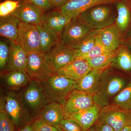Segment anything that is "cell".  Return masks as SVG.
<instances>
[{
  "label": "cell",
  "instance_id": "836d02e7",
  "mask_svg": "<svg viewBox=\"0 0 131 131\" xmlns=\"http://www.w3.org/2000/svg\"><path fill=\"white\" fill-rule=\"evenodd\" d=\"M59 126L64 131H83L80 125L70 118H64L61 121Z\"/></svg>",
  "mask_w": 131,
  "mask_h": 131
},
{
  "label": "cell",
  "instance_id": "7a4b0ae2",
  "mask_svg": "<svg viewBox=\"0 0 131 131\" xmlns=\"http://www.w3.org/2000/svg\"><path fill=\"white\" fill-rule=\"evenodd\" d=\"M126 85V82L124 78L110 73L107 69L103 73L98 91L93 95L95 103L101 108L109 105L111 100Z\"/></svg>",
  "mask_w": 131,
  "mask_h": 131
},
{
  "label": "cell",
  "instance_id": "b9f144b4",
  "mask_svg": "<svg viewBox=\"0 0 131 131\" xmlns=\"http://www.w3.org/2000/svg\"><path fill=\"white\" fill-rule=\"evenodd\" d=\"M130 43L131 46V37L130 38Z\"/></svg>",
  "mask_w": 131,
  "mask_h": 131
},
{
  "label": "cell",
  "instance_id": "d6986e66",
  "mask_svg": "<svg viewBox=\"0 0 131 131\" xmlns=\"http://www.w3.org/2000/svg\"><path fill=\"white\" fill-rule=\"evenodd\" d=\"M101 109L100 106L95 103L91 107L65 118L74 120L80 125L83 131H87L96 124Z\"/></svg>",
  "mask_w": 131,
  "mask_h": 131
},
{
  "label": "cell",
  "instance_id": "8992f818",
  "mask_svg": "<svg viewBox=\"0 0 131 131\" xmlns=\"http://www.w3.org/2000/svg\"><path fill=\"white\" fill-rule=\"evenodd\" d=\"M96 122L108 124L115 131H120L131 125V111L110 104L102 108Z\"/></svg>",
  "mask_w": 131,
  "mask_h": 131
},
{
  "label": "cell",
  "instance_id": "484cf974",
  "mask_svg": "<svg viewBox=\"0 0 131 131\" xmlns=\"http://www.w3.org/2000/svg\"><path fill=\"white\" fill-rule=\"evenodd\" d=\"M121 47L113 51H108L87 61L93 70H106L110 66Z\"/></svg>",
  "mask_w": 131,
  "mask_h": 131
},
{
  "label": "cell",
  "instance_id": "44dd1931",
  "mask_svg": "<svg viewBox=\"0 0 131 131\" xmlns=\"http://www.w3.org/2000/svg\"><path fill=\"white\" fill-rule=\"evenodd\" d=\"M71 19L65 16L61 11H54L44 14L43 22L60 37L66 26Z\"/></svg>",
  "mask_w": 131,
  "mask_h": 131
},
{
  "label": "cell",
  "instance_id": "3957f363",
  "mask_svg": "<svg viewBox=\"0 0 131 131\" xmlns=\"http://www.w3.org/2000/svg\"><path fill=\"white\" fill-rule=\"evenodd\" d=\"M21 92L32 121L39 117L42 109L50 101L41 83L39 82L31 81Z\"/></svg>",
  "mask_w": 131,
  "mask_h": 131
},
{
  "label": "cell",
  "instance_id": "e0dca14e",
  "mask_svg": "<svg viewBox=\"0 0 131 131\" xmlns=\"http://www.w3.org/2000/svg\"><path fill=\"white\" fill-rule=\"evenodd\" d=\"M93 70L88 61L75 59L59 70L56 73L59 75L76 81Z\"/></svg>",
  "mask_w": 131,
  "mask_h": 131
},
{
  "label": "cell",
  "instance_id": "277c9868",
  "mask_svg": "<svg viewBox=\"0 0 131 131\" xmlns=\"http://www.w3.org/2000/svg\"><path fill=\"white\" fill-rule=\"evenodd\" d=\"M75 82L54 73L41 83L50 101L62 104L74 89Z\"/></svg>",
  "mask_w": 131,
  "mask_h": 131
},
{
  "label": "cell",
  "instance_id": "6da1fadb",
  "mask_svg": "<svg viewBox=\"0 0 131 131\" xmlns=\"http://www.w3.org/2000/svg\"><path fill=\"white\" fill-rule=\"evenodd\" d=\"M1 108L6 111L19 130L32 121L30 114L23 99L21 91H5L1 96Z\"/></svg>",
  "mask_w": 131,
  "mask_h": 131
},
{
  "label": "cell",
  "instance_id": "4fadbf2b",
  "mask_svg": "<svg viewBox=\"0 0 131 131\" xmlns=\"http://www.w3.org/2000/svg\"><path fill=\"white\" fill-rule=\"evenodd\" d=\"M11 15L22 23L37 26L43 22L44 13L42 9L24 0Z\"/></svg>",
  "mask_w": 131,
  "mask_h": 131
},
{
  "label": "cell",
  "instance_id": "cb8c5ba5",
  "mask_svg": "<svg viewBox=\"0 0 131 131\" xmlns=\"http://www.w3.org/2000/svg\"><path fill=\"white\" fill-rule=\"evenodd\" d=\"M100 30H93L77 44L71 47L75 52L77 57L86 54L93 48L96 43Z\"/></svg>",
  "mask_w": 131,
  "mask_h": 131
},
{
  "label": "cell",
  "instance_id": "5bb4252c",
  "mask_svg": "<svg viewBox=\"0 0 131 131\" xmlns=\"http://www.w3.org/2000/svg\"><path fill=\"white\" fill-rule=\"evenodd\" d=\"M30 81L25 70L6 71L1 76V84L5 91H19Z\"/></svg>",
  "mask_w": 131,
  "mask_h": 131
},
{
  "label": "cell",
  "instance_id": "2e32d148",
  "mask_svg": "<svg viewBox=\"0 0 131 131\" xmlns=\"http://www.w3.org/2000/svg\"><path fill=\"white\" fill-rule=\"evenodd\" d=\"M121 32L115 23L100 30L97 40L108 51H113L120 47Z\"/></svg>",
  "mask_w": 131,
  "mask_h": 131
},
{
  "label": "cell",
  "instance_id": "9a60e30c",
  "mask_svg": "<svg viewBox=\"0 0 131 131\" xmlns=\"http://www.w3.org/2000/svg\"><path fill=\"white\" fill-rule=\"evenodd\" d=\"M27 53L18 42L10 41L9 57L4 72L25 70Z\"/></svg>",
  "mask_w": 131,
  "mask_h": 131
},
{
  "label": "cell",
  "instance_id": "4dcf8cb0",
  "mask_svg": "<svg viewBox=\"0 0 131 131\" xmlns=\"http://www.w3.org/2000/svg\"><path fill=\"white\" fill-rule=\"evenodd\" d=\"M13 122L7 113L0 108V131H16Z\"/></svg>",
  "mask_w": 131,
  "mask_h": 131
},
{
  "label": "cell",
  "instance_id": "8d00e7d4",
  "mask_svg": "<svg viewBox=\"0 0 131 131\" xmlns=\"http://www.w3.org/2000/svg\"><path fill=\"white\" fill-rule=\"evenodd\" d=\"M52 6L62 7L68 1V0H50Z\"/></svg>",
  "mask_w": 131,
  "mask_h": 131
},
{
  "label": "cell",
  "instance_id": "ffe728a7",
  "mask_svg": "<svg viewBox=\"0 0 131 131\" xmlns=\"http://www.w3.org/2000/svg\"><path fill=\"white\" fill-rule=\"evenodd\" d=\"M39 117L48 124L59 126L61 121L65 118V114L62 104L50 101L42 109Z\"/></svg>",
  "mask_w": 131,
  "mask_h": 131
},
{
  "label": "cell",
  "instance_id": "8fae6325",
  "mask_svg": "<svg viewBox=\"0 0 131 131\" xmlns=\"http://www.w3.org/2000/svg\"><path fill=\"white\" fill-rule=\"evenodd\" d=\"M17 42L27 53L41 52L40 36L37 26L20 22Z\"/></svg>",
  "mask_w": 131,
  "mask_h": 131
},
{
  "label": "cell",
  "instance_id": "9c48e42d",
  "mask_svg": "<svg viewBox=\"0 0 131 131\" xmlns=\"http://www.w3.org/2000/svg\"><path fill=\"white\" fill-rule=\"evenodd\" d=\"M44 54L46 60L54 73L77 57L76 53L73 48L63 45L60 42Z\"/></svg>",
  "mask_w": 131,
  "mask_h": 131
},
{
  "label": "cell",
  "instance_id": "ab89813d",
  "mask_svg": "<svg viewBox=\"0 0 131 131\" xmlns=\"http://www.w3.org/2000/svg\"><path fill=\"white\" fill-rule=\"evenodd\" d=\"M87 131H95V130L94 127V126L92 127H91L90 129L89 130H88Z\"/></svg>",
  "mask_w": 131,
  "mask_h": 131
},
{
  "label": "cell",
  "instance_id": "1f68e13d",
  "mask_svg": "<svg viewBox=\"0 0 131 131\" xmlns=\"http://www.w3.org/2000/svg\"><path fill=\"white\" fill-rule=\"evenodd\" d=\"M19 1L7 0L0 4V16L5 17L10 15L16 10L20 3Z\"/></svg>",
  "mask_w": 131,
  "mask_h": 131
},
{
  "label": "cell",
  "instance_id": "7c38bea8",
  "mask_svg": "<svg viewBox=\"0 0 131 131\" xmlns=\"http://www.w3.org/2000/svg\"><path fill=\"white\" fill-rule=\"evenodd\" d=\"M125 0H68L60 8V11L68 18L72 19L79 17L90 8L104 4H115Z\"/></svg>",
  "mask_w": 131,
  "mask_h": 131
},
{
  "label": "cell",
  "instance_id": "d590c367",
  "mask_svg": "<svg viewBox=\"0 0 131 131\" xmlns=\"http://www.w3.org/2000/svg\"><path fill=\"white\" fill-rule=\"evenodd\" d=\"M94 127L95 131H115L112 126L105 123L96 122Z\"/></svg>",
  "mask_w": 131,
  "mask_h": 131
},
{
  "label": "cell",
  "instance_id": "d6a6232c",
  "mask_svg": "<svg viewBox=\"0 0 131 131\" xmlns=\"http://www.w3.org/2000/svg\"><path fill=\"white\" fill-rule=\"evenodd\" d=\"M9 53V47L4 41L0 42V69L3 70L7 64Z\"/></svg>",
  "mask_w": 131,
  "mask_h": 131
},
{
  "label": "cell",
  "instance_id": "4316f807",
  "mask_svg": "<svg viewBox=\"0 0 131 131\" xmlns=\"http://www.w3.org/2000/svg\"><path fill=\"white\" fill-rule=\"evenodd\" d=\"M110 66L118 68L126 72H130V52L126 48L121 46L119 51L115 57Z\"/></svg>",
  "mask_w": 131,
  "mask_h": 131
},
{
  "label": "cell",
  "instance_id": "7402d4cb",
  "mask_svg": "<svg viewBox=\"0 0 131 131\" xmlns=\"http://www.w3.org/2000/svg\"><path fill=\"white\" fill-rule=\"evenodd\" d=\"M20 22L16 17L12 15L1 18V36L8 39L10 41L17 42Z\"/></svg>",
  "mask_w": 131,
  "mask_h": 131
},
{
  "label": "cell",
  "instance_id": "d4e9b609",
  "mask_svg": "<svg viewBox=\"0 0 131 131\" xmlns=\"http://www.w3.org/2000/svg\"><path fill=\"white\" fill-rule=\"evenodd\" d=\"M115 4L117 12L115 24L121 31H125L129 26L130 18V9L127 3L125 2V1Z\"/></svg>",
  "mask_w": 131,
  "mask_h": 131
},
{
  "label": "cell",
  "instance_id": "52a82bcc",
  "mask_svg": "<svg viewBox=\"0 0 131 131\" xmlns=\"http://www.w3.org/2000/svg\"><path fill=\"white\" fill-rule=\"evenodd\" d=\"M93 30L80 17L72 19L62 32L59 42L65 46L73 47Z\"/></svg>",
  "mask_w": 131,
  "mask_h": 131
},
{
  "label": "cell",
  "instance_id": "603a6c76",
  "mask_svg": "<svg viewBox=\"0 0 131 131\" xmlns=\"http://www.w3.org/2000/svg\"><path fill=\"white\" fill-rule=\"evenodd\" d=\"M37 26L40 36L41 52L45 54L59 43V36L43 23Z\"/></svg>",
  "mask_w": 131,
  "mask_h": 131
},
{
  "label": "cell",
  "instance_id": "30bf717a",
  "mask_svg": "<svg viewBox=\"0 0 131 131\" xmlns=\"http://www.w3.org/2000/svg\"><path fill=\"white\" fill-rule=\"evenodd\" d=\"M95 103L93 95L74 89L62 105L66 117L91 107Z\"/></svg>",
  "mask_w": 131,
  "mask_h": 131
},
{
  "label": "cell",
  "instance_id": "f546056e",
  "mask_svg": "<svg viewBox=\"0 0 131 131\" xmlns=\"http://www.w3.org/2000/svg\"><path fill=\"white\" fill-rule=\"evenodd\" d=\"M108 51H109L105 49L98 41L97 39L96 43L89 52L84 55L77 57L76 59H82L87 61L90 59L99 56Z\"/></svg>",
  "mask_w": 131,
  "mask_h": 131
},
{
  "label": "cell",
  "instance_id": "e575fe53",
  "mask_svg": "<svg viewBox=\"0 0 131 131\" xmlns=\"http://www.w3.org/2000/svg\"><path fill=\"white\" fill-rule=\"evenodd\" d=\"M43 11L49 10L52 7L50 0H26Z\"/></svg>",
  "mask_w": 131,
  "mask_h": 131
},
{
  "label": "cell",
  "instance_id": "60d3db41",
  "mask_svg": "<svg viewBox=\"0 0 131 131\" xmlns=\"http://www.w3.org/2000/svg\"><path fill=\"white\" fill-rule=\"evenodd\" d=\"M130 9H131V1H128V3H127Z\"/></svg>",
  "mask_w": 131,
  "mask_h": 131
},
{
  "label": "cell",
  "instance_id": "7bdbcfd3",
  "mask_svg": "<svg viewBox=\"0 0 131 131\" xmlns=\"http://www.w3.org/2000/svg\"><path fill=\"white\" fill-rule=\"evenodd\" d=\"M129 1H131V0H128Z\"/></svg>",
  "mask_w": 131,
  "mask_h": 131
},
{
  "label": "cell",
  "instance_id": "74e56055",
  "mask_svg": "<svg viewBox=\"0 0 131 131\" xmlns=\"http://www.w3.org/2000/svg\"><path fill=\"white\" fill-rule=\"evenodd\" d=\"M18 131H35L31 123L26 124L18 130Z\"/></svg>",
  "mask_w": 131,
  "mask_h": 131
},
{
  "label": "cell",
  "instance_id": "ac0fdd59",
  "mask_svg": "<svg viewBox=\"0 0 131 131\" xmlns=\"http://www.w3.org/2000/svg\"><path fill=\"white\" fill-rule=\"evenodd\" d=\"M106 70H93L80 80L76 81L74 89L94 95L98 91L103 73Z\"/></svg>",
  "mask_w": 131,
  "mask_h": 131
},
{
  "label": "cell",
  "instance_id": "f1b7e54d",
  "mask_svg": "<svg viewBox=\"0 0 131 131\" xmlns=\"http://www.w3.org/2000/svg\"><path fill=\"white\" fill-rule=\"evenodd\" d=\"M35 131H64L59 126H56L45 122L39 117L31 122Z\"/></svg>",
  "mask_w": 131,
  "mask_h": 131
},
{
  "label": "cell",
  "instance_id": "5b68a950",
  "mask_svg": "<svg viewBox=\"0 0 131 131\" xmlns=\"http://www.w3.org/2000/svg\"><path fill=\"white\" fill-rule=\"evenodd\" d=\"M109 4L95 6L87 9L79 16L95 30H101L115 22L112 8Z\"/></svg>",
  "mask_w": 131,
  "mask_h": 131
},
{
  "label": "cell",
  "instance_id": "f35d334b",
  "mask_svg": "<svg viewBox=\"0 0 131 131\" xmlns=\"http://www.w3.org/2000/svg\"><path fill=\"white\" fill-rule=\"evenodd\" d=\"M120 131H131V125L125 127Z\"/></svg>",
  "mask_w": 131,
  "mask_h": 131
},
{
  "label": "cell",
  "instance_id": "ba28073f",
  "mask_svg": "<svg viewBox=\"0 0 131 131\" xmlns=\"http://www.w3.org/2000/svg\"><path fill=\"white\" fill-rule=\"evenodd\" d=\"M25 71L31 81L41 83L54 73L42 52L27 53Z\"/></svg>",
  "mask_w": 131,
  "mask_h": 131
},
{
  "label": "cell",
  "instance_id": "83f0119b",
  "mask_svg": "<svg viewBox=\"0 0 131 131\" xmlns=\"http://www.w3.org/2000/svg\"><path fill=\"white\" fill-rule=\"evenodd\" d=\"M113 104L123 110L131 111V81L113 99Z\"/></svg>",
  "mask_w": 131,
  "mask_h": 131
}]
</instances>
